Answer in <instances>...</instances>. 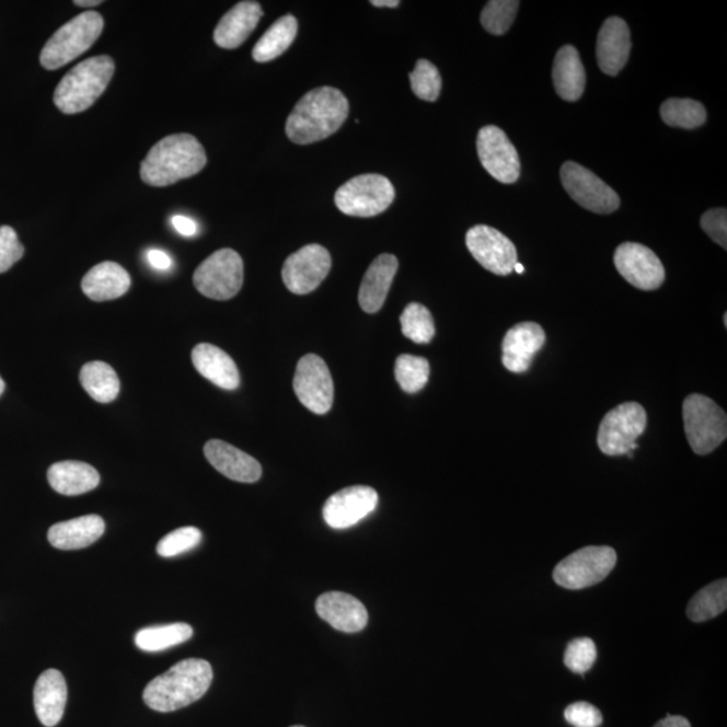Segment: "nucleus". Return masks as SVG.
<instances>
[{
    "label": "nucleus",
    "instance_id": "f257e3e1",
    "mask_svg": "<svg viewBox=\"0 0 727 727\" xmlns=\"http://www.w3.org/2000/svg\"><path fill=\"white\" fill-rule=\"evenodd\" d=\"M349 103L342 91L315 88L296 104L286 122L287 137L296 145H312L330 138L348 119Z\"/></svg>",
    "mask_w": 727,
    "mask_h": 727
},
{
    "label": "nucleus",
    "instance_id": "f03ea898",
    "mask_svg": "<svg viewBox=\"0 0 727 727\" xmlns=\"http://www.w3.org/2000/svg\"><path fill=\"white\" fill-rule=\"evenodd\" d=\"M212 680L214 670L207 660H182L146 685L143 701L151 711L177 712L201 700Z\"/></svg>",
    "mask_w": 727,
    "mask_h": 727
},
{
    "label": "nucleus",
    "instance_id": "7ed1b4c3",
    "mask_svg": "<svg viewBox=\"0 0 727 727\" xmlns=\"http://www.w3.org/2000/svg\"><path fill=\"white\" fill-rule=\"evenodd\" d=\"M207 165V152L191 134H174L152 146L140 165L145 184L163 187L191 178Z\"/></svg>",
    "mask_w": 727,
    "mask_h": 727
},
{
    "label": "nucleus",
    "instance_id": "20e7f679",
    "mask_svg": "<svg viewBox=\"0 0 727 727\" xmlns=\"http://www.w3.org/2000/svg\"><path fill=\"white\" fill-rule=\"evenodd\" d=\"M114 73L115 62L109 56L92 57L78 64L57 85L56 107L66 115L84 113L107 90Z\"/></svg>",
    "mask_w": 727,
    "mask_h": 727
},
{
    "label": "nucleus",
    "instance_id": "39448f33",
    "mask_svg": "<svg viewBox=\"0 0 727 727\" xmlns=\"http://www.w3.org/2000/svg\"><path fill=\"white\" fill-rule=\"evenodd\" d=\"M104 20L96 11L74 16L66 25L53 34L41 51V66L48 70H56L68 66L93 44L103 33Z\"/></svg>",
    "mask_w": 727,
    "mask_h": 727
},
{
    "label": "nucleus",
    "instance_id": "423d86ee",
    "mask_svg": "<svg viewBox=\"0 0 727 727\" xmlns=\"http://www.w3.org/2000/svg\"><path fill=\"white\" fill-rule=\"evenodd\" d=\"M685 436L697 455L713 453L726 441L727 416L711 397L691 394L683 403Z\"/></svg>",
    "mask_w": 727,
    "mask_h": 727
},
{
    "label": "nucleus",
    "instance_id": "0eeeda50",
    "mask_svg": "<svg viewBox=\"0 0 727 727\" xmlns=\"http://www.w3.org/2000/svg\"><path fill=\"white\" fill-rule=\"evenodd\" d=\"M618 563V553L609 545H588L568 555L554 568L556 585L567 590H582L602 582Z\"/></svg>",
    "mask_w": 727,
    "mask_h": 727
},
{
    "label": "nucleus",
    "instance_id": "6e6552de",
    "mask_svg": "<svg viewBox=\"0 0 727 727\" xmlns=\"http://www.w3.org/2000/svg\"><path fill=\"white\" fill-rule=\"evenodd\" d=\"M395 199L392 182L380 174H362L338 187L334 203L344 215L373 217L383 214Z\"/></svg>",
    "mask_w": 727,
    "mask_h": 727
},
{
    "label": "nucleus",
    "instance_id": "1a4fd4ad",
    "mask_svg": "<svg viewBox=\"0 0 727 727\" xmlns=\"http://www.w3.org/2000/svg\"><path fill=\"white\" fill-rule=\"evenodd\" d=\"M648 418L642 404L628 402L609 412L598 430V448L607 455H630L637 447L638 437L647 429Z\"/></svg>",
    "mask_w": 727,
    "mask_h": 727
},
{
    "label": "nucleus",
    "instance_id": "9d476101",
    "mask_svg": "<svg viewBox=\"0 0 727 727\" xmlns=\"http://www.w3.org/2000/svg\"><path fill=\"white\" fill-rule=\"evenodd\" d=\"M244 281L242 256L236 251H216L205 259L193 275V284L204 297L228 301L238 295Z\"/></svg>",
    "mask_w": 727,
    "mask_h": 727
},
{
    "label": "nucleus",
    "instance_id": "9b49d317",
    "mask_svg": "<svg viewBox=\"0 0 727 727\" xmlns=\"http://www.w3.org/2000/svg\"><path fill=\"white\" fill-rule=\"evenodd\" d=\"M561 181L568 196L590 212L609 215L620 208L618 193L590 170L576 162H566L562 166Z\"/></svg>",
    "mask_w": 727,
    "mask_h": 727
},
{
    "label": "nucleus",
    "instance_id": "f8f14e48",
    "mask_svg": "<svg viewBox=\"0 0 727 727\" xmlns=\"http://www.w3.org/2000/svg\"><path fill=\"white\" fill-rule=\"evenodd\" d=\"M331 268L330 251L320 244H309L287 257L281 278L292 295L307 296L325 280Z\"/></svg>",
    "mask_w": 727,
    "mask_h": 727
},
{
    "label": "nucleus",
    "instance_id": "ddd939ff",
    "mask_svg": "<svg viewBox=\"0 0 727 727\" xmlns=\"http://www.w3.org/2000/svg\"><path fill=\"white\" fill-rule=\"evenodd\" d=\"M298 401L316 415H324L333 406L334 384L330 368L316 355L299 360L295 377Z\"/></svg>",
    "mask_w": 727,
    "mask_h": 727
},
{
    "label": "nucleus",
    "instance_id": "4468645a",
    "mask_svg": "<svg viewBox=\"0 0 727 727\" xmlns=\"http://www.w3.org/2000/svg\"><path fill=\"white\" fill-rule=\"evenodd\" d=\"M468 250L481 266L500 277L513 273L518 251L506 234L488 226H476L466 233Z\"/></svg>",
    "mask_w": 727,
    "mask_h": 727
},
{
    "label": "nucleus",
    "instance_id": "2eb2a0df",
    "mask_svg": "<svg viewBox=\"0 0 727 727\" xmlns=\"http://www.w3.org/2000/svg\"><path fill=\"white\" fill-rule=\"evenodd\" d=\"M614 266L633 287L654 291L665 284L666 269L653 250L638 243H623L614 252Z\"/></svg>",
    "mask_w": 727,
    "mask_h": 727
},
{
    "label": "nucleus",
    "instance_id": "dca6fc26",
    "mask_svg": "<svg viewBox=\"0 0 727 727\" xmlns=\"http://www.w3.org/2000/svg\"><path fill=\"white\" fill-rule=\"evenodd\" d=\"M481 165L503 184H513L520 177L518 150L507 134L496 126L481 128L477 137Z\"/></svg>",
    "mask_w": 727,
    "mask_h": 727
},
{
    "label": "nucleus",
    "instance_id": "f3484780",
    "mask_svg": "<svg viewBox=\"0 0 727 727\" xmlns=\"http://www.w3.org/2000/svg\"><path fill=\"white\" fill-rule=\"evenodd\" d=\"M378 503V492L371 486H349L327 498L322 513L332 529L345 530L371 515Z\"/></svg>",
    "mask_w": 727,
    "mask_h": 727
},
{
    "label": "nucleus",
    "instance_id": "a211bd4d",
    "mask_svg": "<svg viewBox=\"0 0 727 727\" xmlns=\"http://www.w3.org/2000/svg\"><path fill=\"white\" fill-rule=\"evenodd\" d=\"M545 333L535 322H521L509 330L503 342V366L512 373L531 368L533 356L543 348Z\"/></svg>",
    "mask_w": 727,
    "mask_h": 727
},
{
    "label": "nucleus",
    "instance_id": "6ab92c4d",
    "mask_svg": "<svg viewBox=\"0 0 727 727\" xmlns=\"http://www.w3.org/2000/svg\"><path fill=\"white\" fill-rule=\"evenodd\" d=\"M631 49V32L626 22L619 16L608 18L597 39V61L602 72L618 76L628 62Z\"/></svg>",
    "mask_w": 727,
    "mask_h": 727
},
{
    "label": "nucleus",
    "instance_id": "aec40b11",
    "mask_svg": "<svg viewBox=\"0 0 727 727\" xmlns=\"http://www.w3.org/2000/svg\"><path fill=\"white\" fill-rule=\"evenodd\" d=\"M316 614L334 630L357 633L366 628L368 612L356 597L342 591H327L315 602Z\"/></svg>",
    "mask_w": 727,
    "mask_h": 727
},
{
    "label": "nucleus",
    "instance_id": "412c9836",
    "mask_svg": "<svg viewBox=\"0 0 727 727\" xmlns=\"http://www.w3.org/2000/svg\"><path fill=\"white\" fill-rule=\"evenodd\" d=\"M204 453L217 472L238 483L252 484L262 477L261 463L254 457L220 439L205 445Z\"/></svg>",
    "mask_w": 727,
    "mask_h": 727
},
{
    "label": "nucleus",
    "instance_id": "4be33fe9",
    "mask_svg": "<svg viewBox=\"0 0 727 727\" xmlns=\"http://www.w3.org/2000/svg\"><path fill=\"white\" fill-rule=\"evenodd\" d=\"M263 16L262 5L257 2H240L221 18L215 28L214 39L222 49H238L255 31Z\"/></svg>",
    "mask_w": 727,
    "mask_h": 727
},
{
    "label": "nucleus",
    "instance_id": "5701e85b",
    "mask_svg": "<svg viewBox=\"0 0 727 727\" xmlns=\"http://www.w3.org/2000/svg\"><path fill=\"white\" fill-rule=\"evenodd\" d=\"M397 268L396 256L391 254H381L372 262L360 286L359 302L364 312L373 314L383 308Z\"/></svg>",
    "mask_w": 727,
    "mask_h": 727
},
{
    "label": "nucleus",
    "instance_id": "b1692460",
    "mask_svg": "<svg viewBox=\"0 0 727 727\" xmlns=\"http://www.w3.org/2000/svg\"><path fill=\"white\" fill-rule=\"evenodd\" d=\"M68 700L66 678L57 670L43 673L34 685V708L41 724L56 726L62 719Z\"/></svg>",
    "mask_w": 727,
    "mask_h": 727
},
{
    "label": "nucleus",
    "instance_id": "393cba45",
    "mask_svg": "<svg viewBox=\"0 0 727 727\" xmlns=\"http://www.w3.org/2000/svg\"><path fill=\"white\" fill-rule=\"evenodd\" d=\"M193 366L210 383L233 391L240 385V373L232 357L212 344H198L192 351Z\"/></svg>",
    "mask_w": 727,
    "mask_h": 727
},
{
    "label": "nucleus",
    "instance_id": "a878e982",
    "mask_svg": "<svg viewBox=\"0 0 727 727\" xmlns=\"http://www.w3.org/2000/svg\"><path fill=\"white\" fill-rule=\"evenodd\" d=\"M131 286L130 274L114 262H103L88 272L81 287L95 302L113 301L125 296Z\"/></svg>",
    "mask_w": 727,
    "mask_h": 727
},
{
    "label": "nucleus",
    "instance_id": "bb28decb",
    "mask_svg": "<svg viewBox=\"0 0 727 727\" xmlns=\"http://www.w3.org/2000/svg\"><path fill=\"white\" fill-rule=\"evenodd\" d=\"M104 531L105 523L100 516L86 515L53 526L48 539L58 550H80L97 542Z\"/></svg>",
    "mask_w": 727,
    "mask_h": 727
},
{
    "label": "nucleus",
    "instance_id": "cd10ccee",
    "mask_svg": "<svg viewBox=\"0 0 727 727\" xmlns=\"http://www.w3.org/2000/svg\"><path fill=\"white\" fill-rule=\"evenodd\" d=\"M48 480L57 494L79 496L97 488L100 474L85 462L62 461L49 468Z\"/></svg>",
    "mask_w": 727,
    "mask_h": 727
},
{
    "label": "nucleus",
    "instance_id": "c85d7f7f",
    "mask_svg": "<svg viewBox=\"0 0 727 727\" xmlns=\"http://www.w3.org/2000/svg\"><path fill=\"white\" fill-rule=\"evenodd\" d=\"M553 80L556 93L566 102H577L582 97L586 73L579 53L574 46L566 45L556 53Z\"/></svg>",
    "mask_w": 727,
    "mask_h": 727
},
{
    "label": "nucleus",
    "instance_id": "c756f323",
    "mask_svg": "<svg viewBox=\"0 0 727 727\" xmlns=\"http://www.w3.org/2000/svg\"><path fill=\"white\" fill-rule=\"evenodd\" d=\"M298 33L296 16L279 18L268 31L257 41L252 57L256 62H269L284 55L295 43Z\"/></svg>",
    "mask_w": 727,
    "mask_h": 727
},
{
    "label": "nucleus",
    "instance_id": "7c9ffc66",
    "mask_svg": "<svg viewBox=\"0 0 727 727\" xmlns=\"http://www.w3.org/2000/svg\"><path fill=\"white\" fill-rule=\"evenodd\" d=\"M80 381L88 395L99 403L114 402L119 395L120 380L107 362H86L81 369Z\"/></svg>",
    "mask_w": 727,
    "mask_h": 727
},
{
    "label": "nucleus",
    "instance_id": "2f4dec72",
    "mask_svg": "<svg viewBox=\"0 0 727 727\" xmlns=\"http://www.w3.org/2000/svg\"><path fill=\"white\" fill-rule=\"evenodd\" d=\"M192 636L193 628L189 624L175 623L139 631L135 635V644L146 653H161L191 641Z\"/></svg>",
    "mask_w": 727,
    "mask_h": 727
},
{
    "label": "nucleus",
    "instance_id": "473e14b6",
    "mask_svg": "<svg viewBox=\"0 0 727 727\" xmlns=\"http://www.w3.org/2000/svg\"><path fill=\"white\" fill-rule=\"evenodd\" d=\"M727 608V582L719 579L717 582L707 585L691 598L688 607V618L694 623L705 621L723 614Z\"/></svg>",
    "mask_w": 727,
    "mask_h": 727
},
{
    "label": "nucleus",
    "instance_id": "72a5a7b5",
    "mask_svg": "<svg viewBox=\"0 0 727 727\" xmlns=\"http://www.w3.org/2000/svg\"><path fill=\"white\" fill-rule=\"evenodd\" d=\"M661 119L670 127L694 128L705 125L706 108L703 104L691 99H668L660 108Z\"/></svg>",
    "mask_w": 727,
    "mask_h": 727
},
{
    "label": "nucleus",
    "instance_id": "f704fd0d",
    "mask_svg": "<svg viewBox=\"0 0 727 727\" xmlns=\"http://www.w3.org/2000/svg\"><path fill=\"white\" fill-rule=\"evenodd\" d=\"M395 378L407 394L425 389L430 378V364L424 357L402 355L395 362Z\"/></svg>",
    "mask_w": 727,
    "mask_h": 727
},
{
    "label": "nucleus",
    "instance_id": "c9c22d12",
    "mask_svg": "<svg viewBox=\"0 0 727 727\" xmlns=\"http://www.w3.org/2000/svg\"><path fill=\"white\" fill-rule=\"evenodd\" d=\"M404 337L416 344H429L436 336V325L429 309L420 303H409L401 315Z\"/></svg>",
    "mask_w": 727,
    "mask_h": 727
},
{
    "label": "nucleus",
    "instance_id": "e433bc0d",
    "mask_svg": "<svg viewBox=\"0 0 727 727\" xmlns=\"http://www.w3.org/2000/svg\"><path fill=\"white\" fill-rule=\"evenodd\" d=\"M409 83L414 95L425 102H436L441 95L442 78L438 68L430 61L418 60L415 64L413 72L409 73Z\"/></svg>",
    "mask_w": 727,
    "mask_h": 727
},
{
    "label": "nucleus",
    "instance_id": "4c0bfd02",
    "mask_svg": "<svg viewBox=\"0 0 727 727\" xmlns=\"http://www.w3.org/2000/svg\"><path fill=\"white\" fill-rule=\"evenodd\" d=\"M519 5L516 0H491L481 13L485 31L494 35L506 34L512 26Z\"/></svg>",
    "mask_w": 727,
    "mask_h": 727
},
{
    "label": "nucleus",
    "instance_id": "58836bf2",
    "mask_svg": "<svg viewBox=\"0 0 727 727\" xmlns=\"http://www.w3.org/2000/svg\"><path fill=\"white\" fill-rule=\"evenodd\" d=\"M201 541L203 533L196 527H182L161 539L157 545V553L163 558H173L196 549Z\"/></svg>",
    "mask_w": 727,
    "mask_h": 727
},
{
    "label": "nucleus",
    "instance_id": "ea45409f",
    "mask_svg": "<svg viewBox=\"0 0 727 727\" xmlns=\"http://www.w3.org/2000/svg\"><path fill=\"white\" fill-rule=\"evenodd\" d=\"M597 659L596 644L589 637H579L567 645L565 665L574 673H585Z\"/></svg>",
    "mask_w": 727,
    "mask_h": 727
},
{
    "label": "nucleus",
    "instance_id": "a19ab883",
    "mask_svg": "<svg viewBox=\"0 0 727 727\" xmlns=\"http://www.w3.org/2000/svg\"><path fill=\"white\" fill-rule=\"evenodd\" d=\"M25 254L16 232L9 226L0 227V274L9 272Z\"/></svg>",
    "mask_w": 727,
    "mask_h": 727
},
{
    "label": "nucleus",
    "instance_id": "79ce46f5",
    "mask_svg": "<svg viewBox=\"0 0 727 727\" xmlns=\"http://www.w3.org/2000/svg\"><path fill=\"white\" fill-rule=\"evenodd\" d=\"M702 230L724 250L727 249V212L724 208L707 210L701 219Z\"/></svg>",
    "mask_w": 727,
    "mask_h": 727
},
{
    "label": "nucleus",
    "instance_id": "37998d69",
    "mask_svg": "<svg viewBox=\"0 0 727 727\" xmlns=\"http://www.w3.org/2000/svg\"><path fill=\"white\" fill-rule=\"evenodd\" d=\"M565 718L574 727H600L602 724L601 712L588 702L573 703L566 708Z\"/></svg>",
    "mask_w": 727,
    "mask_h": 727
},
{
    "label": "nucleus",
    "instance_id": "c03bdc74",
    "mask_svg": "<svg viewBox=\"0 0 727 727\" xmlns=\"http://www.w3.org/2000/svg\"><path fill=\"white\" fill-rule=\"evenodd\" d=\"M173 227L182 236L191 238L197 233V224L189 217L177 215L172 219Z\"/></svg>",
    "mask_w": 727,
    "mask_h": 727
},
{
    "label": "nucleus",
    "instance_id": "a18cd8bd",
    "mask_svg": "<svg viewBox=\"0 0 727 727\" xmlns=\"http://www.w3.org/2000/svg\"><path fill=\"white\" fill-rule=\"evenodd\" d=\"M148 261L152 267L161 269V272H166V269L172 267L170 256L160 250H150L148 252Z\"/></svg>",
    "mask_w": 727,
    "mask_h": 727
},
{
    "label": "nucleus",
    "instance_id": "49530a36",
    "mask_svg": "<svg viewBox=\"0 0 727 727\" xmlns=\"http://www.w3.org/2000/svg\"><path fill=\"white\" fill-rule=\"evenodd\" d=\"M654 727H691V725L684 717H679V715H667L666 718L660 719Z\"/></svg>",
    "mask_w": 727,
    "mask_h": 727
},
{
    "label": "nucleus",
    "instance_id": "de8ad7c7",
    "mask_svg": "<svg viewBox=\"0 0 727 727\" xmlns=\"http://www.w3.org/2000/svg\"><path fill=\"white\" fill-rule=\"evenodd\" d=\"M371 4L374 5V8L395 9L401 2H399V0H372Z\"/></svg>",
    "mask_w": 727,
    "mask_h": 727
},
{
    "label": "nucleus",
    "instance_id": "09e8293b",
    "mask_svg": "<svg viewBox=\"0 0 727 727\" xmlns=\"http://www.w3.org/2000/svg\"><path fill=\"white\" fill-rule=\"evenodd\" d=\"M73 4L80 5V8H95V5L102 4V0H74Z\"/></svg>",
    "mask_w": 727,
    "mask_h": 727
},
{
    "label": "nucleus",
    "instance_id": "8fccbe9b",
    "mask_svg": "<svg viewBox=\"0 0 727 727\" xmlns=\"http://www.w3.org/2000/svg\"><path fill=\"white\" fill-rule=\"evenodd\" d=\"M513 272H516L518 274H523L524 273V266L520 265V263H516V265L513 267Z\"/></svg>",
    "mask_w": 727,
    "mask_h": 727
},
{
    "label": "nucleus",
    "instance_id": "3c124183",
    "mask_svg": "<svg viewBox=\"0 0 727 727\" xmlns=\"http://www.w3.org/2000/svg\"><path fill=\"white\" fill-rule=\"evenodd\" d=\"M5 389V384L2 378H0V396H2Z\"/></svg>",
    "mask_w": 727,
    "mask_h": 727
},
{
    "label": "nucleus",
    "instance_id": "603ef678",
    "mask_svg": "<svg viewBox=\"0 0 727 727\" xmlns=\"http://www.w3.org/2000/svg\"><path fill=\"white\" fill-rule=\"evenodd\" d=\"M724 324L727 326V314L724 315Z\"/></svg>",
    "mask_w": 727,
    "mask_h": 727
},
{
    "label": "nucleus",
    "instance_id": "864d4df0",
    "mask_svg": "<svg viewBox=\"0 0 727 727\" xmlns=\"http://www.w3.org/2000/svg\"><path fill=\"white\" fill-rule=\"evenodd\" d=\"M292 727H303V726H292Z\"/></svg>",
    "mask_w": 727,
    "mask_h": 727
}]
</instances>
